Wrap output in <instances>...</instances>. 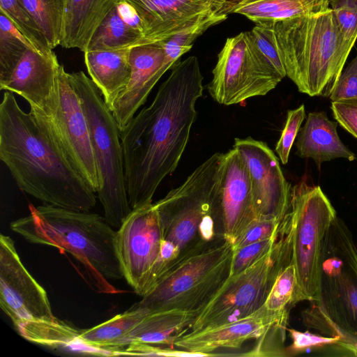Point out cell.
Here are the masks:
<instances>
[{
  "label": "cell",
  "instance_id": "1",
  "mask_svg": "<svg viewBox=\"0 0 357 357\" xmlns=\"http://www.w3.org/2000/svg\"><path fill=\"white\" fill-rule=\"evenodd\" d=\"M203 79L197 56L176 62L152 102L121 131L132 210L151 204L159 185L177 167L197 116Z\"/></svg>",
  "mask_w": 357,
  "mask_h": 357
},
{
  "label": "cell",
  "instance_id": "2",
  "mask_svg": "<svg viewBox=\"0 0 357 357\" xmlns=\"http://www.w3.org/2000/svg\"><path fill=\"white\" fill-rule=\"evenodd\" d=\"M0 159L19 188L43 204L86 212L96 204V193L8 91L0 104Z\"/></svg>",
  "mask_w": 357,
  "mask_h": 357
},
{
  "label": "cell",
  "instance_id": "3",
  "mask_svg": "<svg viewBox=\"0 0 357 357\" xmlns=\"http://www.w3.org/2000/svg\"><path fill=\"white\" fill-rule=\"evenodd\" d=\"M30 214L10 222V229L32 243L71 254L84 267L98 292L121 293L109 280L123 278L116 250V231L105 218L47 204H29Z\"/></svg>",
  "mask_w": 357,
  "mask_h": 357
},
{
  "label": "cell",
  "instance_id": "4",
  "mask_svg": "<svg viewBox=\"0 0 357 357\" xmlns=\"http://www.w3.org/2000/svg\"><path fill=\"white\" fill-rule=\"evenodd\" d=\"M264 23L298 90L328 98L356 41L344 38L331 8Z\"/></svg>",
  "mask_w": 357,
  "mask_h": 357
},
{
  "label": "cell",
  "instance_id": "5",
  "mask_svg": "<svg viewBox=\"0 0 357 357\" xmlns=\"http://www.w3.org/2000/svg\"><path fill=\"white\" fill-rule=\"evenodd\" d=\"M310 303L304 325L337 337V346L357 356V246L337 216L324 238L318 290Z\"/></svg>",
  "mask_w": 357,
  "mask_h": 357
},
{
  "label": "cell",
  "instance_id": "6",
  "mask_svg": "<svg viewBox=\"0 0 357 357\" xmlns=\"http://www.w3.org/2000/svg\"><path fill=\"white\" fill-rule=\"evenodd\" d=\"M68 77L81 99L89 127L100 182L96 193L105 220L119 229L132 211L126 190L121 132L91 78L82 71L68 73Z\"/></svg>",
  "mask_w": 357,
  "mask_h": 357
},
{
  "label": "cell",
  "instance_id": "7",
  "mask_svg": "<svg viewBox=\"0 0 357 357\" xmlns=\"http://www.w3.org/2000/svg\"><path fill=\"white\" fill-rule=\"evenodd\" d=\"M233 243L224 237L168 272L137 303L150 312L178 310L197 317L229 278Z\"/></svg>",
  "mask_w": 357,
  "mask_h": 357
},
{
  "label": "cell",
  "instance_id": "8",
  "mask_svg": "<svg viewBox=\"0 0 357 357\" xmlns=\"http://www.w3.org/2000/svg\"><path fill=\"white\" fill-rule=\"evenodd\" d=\"M222 156V153H213L181 185L153 204L165 239L174 243L180 252L178 264L213 243H205L200 236L199 225L206 215H215L222 227L215 202V186Z\"/></svg>",
  "mask_w": 357,
  "mask_h": 357
},
{
  "label": "cell",
  "instance_id": "9",
  "mask_svg": "<svg viewBox=\"0 0 357 357\" xmlns=\"http://www.w3.org/2000/svg\"><path fill=\"white\" fill-rule=\"evenodd\" d=\"M291 256L289 222L284 217L270 251L227 280L197 317L190 332L234 322L257 311L264 305L280 270Z\"/></svg>",
  "mask_w": 357,
  "mask_h": 357
},
{
  "label": "cell",
  "instance_id": "10",
  "mask_svg": "<svg viewBox=\"0 0 357 357\" xmlns=\"http://www.w3.org/2000/svg\"><path fill=\"white\" fill-rule=\"evenodd\" d=\"M287 215L297 277L296 303L314 299L324 238L336 211L319 185L302 179L291 190Z\"/></svg>",
  "mask_w": 357,
  "mask_h": 357
},
{
  "label": "cell",
  "instance_id": "11",
  "mask_svg": "<svg viewBox=\"0 0 357 357\" xmlns=\"http://www.w3.org/2000/svg\"><path fill=\"white\" fill-rule=\"evenodd\" d=\"M212 73L208 91L223 105L265 96L283 79L258 49L250 31L227 38Z\"/></svg>",
  "mask_w": 357,
  "mask_h": 357
},
{
  "label": "cell",
  "instance_id": "12",
  "mask_svg": "<svg viewBox=\"0 0 357 357\" xmlns=\"http://www.w3.org/2000/svg\"><path fill=\"white\" fill-rule=\"evenodd\" d=\"M116 232L123 278L137 295L144 297L171 269L162 257L165 238L153 204L132 210Z\"/></svg>",
  "mask_w": 357,
  "mask_h": 357
},
{
  "label": "cell",
  "instance_id": "13",
  "mask_svg": "<svg viewBox=\"0 0 357 357\" xmlns=\"http://www.w3.org/2000/svg\"><path fill=\"white\" fill-rule=\"evenodd\" d=\"M31 114L96 193L99 176L87 119L81 99L62 65L59 73V100L54 112L49 116Z\"/></svg>",
  "mask_w": 357,
  "mask_h": 357
},
{
  "label": "cell",
  "instance_id": "14",
  "mask_svg": "<svg viewBox=\"0 0 357 357\" xmlns=\"http://www.w3.org/2000/svg\"><path fill=\"white\" fill-rule=\"evenodd\" d=\"M0 306L15 327L28 321L56 322L47 294L22 264L13 240L0 235Z\"/></svg>",
  "mask_w": 357,
  "mask_h": 357
},
{
  "label": "cell",
  "instance_id": "15",
  "mask_svg": "<svg viewBox=\"0 0 357 357\" xmlns=\"http://www.w3.org/2000/svg\"><path fill=\"white\" fill-rule=\"evenodd\" d=\"M237 150L248 169L257 219L282 221L291 195L278 158L266 143L251 137L236 138Z\"/></svg>",
  "mask_w": 357,
  "mask_h": 357
},
{
  "label": "cell",
  "instance_id": "16",
  "mask_svg": "<svg viewBox=\"0 0 357 357\" xmlns=\"http://www.w3.org/2000/svg\"><path fill=\"white\" fill-rule=\"evenodd\" d=\"M215 200L223 237L234 244L257 219L248 169L234 148L222 153Z\"/></svg>",
  "mask_w": 357,
  "mask_h": 357
},
{
  "label": "cell",
  "instance_id": "17",
  "mask_svg": "<svg viewBox=\"0 0 357 357\" xmlns=\"http://www.w3.org/2000/svg\"><path fill=\"white\" fill-rule=\"evenodd\" d=\"M60 67L56 54L48 56L28 49L0 89L22 97L31 113L49 116L58 103Z\"/></svg>",
  "mask_w": 357,
  "mask_h": 357
},
{
  "label": "cell",
  "instance_id": "18",
  "mask_svg": "<svg viewBox=\"0 0 357 357\" xmlns=\"http://www.w3.org/2000/svg\"><path fill=\"white\" fill-rule=\"evenodd\" d=\"M131 75L110 110L120 132L130 122L157 82L172 66L166 61L162 41L137 45L130 52Z\"/></svg>",
  "mask_w": 357,
  "mask_h": 357
},
{
  "label": "cell",
  "instance_id": "19",
  "mask_svg": "<svg viewBox=\"0 0 357 357\" xmlns=\"http://www.w3.org/2000/svg\"><path fill=\"white\" fill-rule=\"evenodd\" d=\"M289 318L269 312L264 305L252 314L240 320L189 332L179 337L174 347L181 349L212 354L219 349H237L247 340L258 339L271 327L287 328Z\"/></svg>",
  "mask_w": 357,
  "mask_h": 357
},
{
  "label": "cell",
  "instance_id": "20",
  "mask_svg": "<svg viewBox=\"0 0 357 357\" xmlns=\"http://www.w3.org/2000/svg\"><path fill=\"white\" fill-rule=\"evenodd\" d=\"M144 25L143 45L163 41L218 7L220 0H126Z\"/></svg>",
  "mask_w": 357,
  "mask_h": 357
},
{
  "label": "cell",
  "instance_id": "21",
  "mask_svg": "<svg viewBox=\"0 0 357 357\" xmlns=\"http://www.w3.org/2000/svg\"><path fill=\"white\" fill-rule=\"evenodd\" d=\"M337 126V123L331 121L325 112H310L299 130L296 154L303 158H310L318 165L338 158L354 160L355 154L340 139Z\"/></svg>",
  "mask_w": 357,
  "mask_h": 357
},
{
  "label": "cell",
  "instance_id": "22",
  "mask_svg": "<svg viewBox=\"0 0 357 357\" xmlns=\"http://www.w3.org/2000/svg\"><path fill=\"white\" fill-rule=\"evenodd\" d=\"M130 49L89 50L84 52L90 78L109 109L129 82L131 75Z\"/></svg>",
  "mask_w": 357,
  "mask_h": 357
},
{
  "label": "cell",
  "instance_id": "23",
  "mask_svg": "<svg viewBox=\"0 0 357 357\" xmlns=\"http://www.w3.org/2000/svg\"><path fill=\"white\" fill-rule=\"evenodd\" d=\"M118 0H67L60 45L85 52L98 26Z\"/></svg>",
  "mask_w": 357,
  "mask_h": 357
},
{
  "label": "cell",
  "instance_id": "24",
  "mask_svg": "<svg viewBox=\"0 0 357 357\" xmlns=\"http://www.w3.org/2000/svg\"><path fill=\"white\" fill-rule=\"evenodd\" d=\"M331 0H225L220 14H239L255 24L275 22L298 15L316 13L329 8Z\"/></svg>",
  "mask_w": 357,
  "mask_h": 357
},
{
  "label": "cell",
  "instance_id": "25",
  "mask_svg": "<svg viewBox=\"0 0 357 357\" xmlns=\"http://www.w3.org/2000/svg\"><path fill=\"white\" fill-rule=\"evenodd\" d=\"M149 310L135 304L128 310L88 329L79 331L78 339L85 346L104 356L125 354L128 347V335Z\"/></svg>",
  "mask_w": 357,
  "mask_h": 357
},
{
  "label": "cell",
  "instance_id": "26",
  "mask_svg": "<svg viewBox=\"0 0 357 357\" xmlns=\"http://www.w3.org/2000/svg\"><path fill=\"white\" fill-rule=\"evenodd\" d=\"M197 318L178 310L149 312L129 333L128 348L137 344L173 348L179 337L190 331Z\"/></svg>",
  "mask_w": 357,
  "mask_h": 357
},
{
  "label": "cell",
  "instance_id": "27",
  "mask_svg": "<svg viewBox=\"0 0 357 357\" xmlns=\"http://www.w3.org/2000/svg\"><path fill=\"white\" fill-rule=\"evenodd\" d=\"M15 328L29 341L54 347L68 348L73 351L104 356L95 349L84 345L78 339L79 330L58 320L56 322L28 321Z\"/></svg>",
  "mask_w": 357,
  "mask_h": 357
},
{
  "label": "cell",
  "instance_id": "28",
  "mask_svg": "<svg viewBox=\"0 0 357 357\" xmlns=\"http://www.w3.org/2000/svg\"><path fill=\"white\" fill-rule=\"evenodd\" d=\"M143 42L144 36L121 19L115 4L94 33L86 51L128 49Z\"/></svg>",
  "mask_w": 357,
  "mask_h": 357
},
{
  "label": "cell",
  "instance_id": "29",
  "mask_svg": "<svg viewBox=\"0 0 357 357\" xmlns=\"http://www.w3.org/2000/svg\"><path fill=\"white\" fill-rule=\"evenodd\" d=\"M43 31L50 47L60 45L67 0H19Z\"/></svg>",
  "mask_w": 357,
  "mask_h": 357
},
{
  "label": "cell",
  "instance_id": "30",
  "mask_svg": "<svg viewBox=\"0 0 357 357\" xmlns=\"http://www.w3.org/2000/svg\"><path fill=\"white\" fill-rule=\"evenodd\" d=\"M227 15L220 14L216 8L197 21L187 26L168 39L163 40L167 62L172 67L178 59L192 47V43L208 28L225 21Z\"/></svg>",
  "mask_w": 357,
  "mask_h": 357
},
{
  "label": "cell",
  "instance_id": "31",
  "mask_svg": "<svg viewBox=\"0 0 357 357\" xmlns=\"http://www.w3.org/2000/svg\"><path fill=\"white\" fill-rule=\"evenodd\" d=\"M297 277L292 256L280 270L264 303L271 312L289 318V312L296 304Z\"/></svg>",
  "mask_w": 357,
  "mask_h": 357
},
{
  "label": "cell",
  "instance_id": "32",
  "mask_svg": "<svg viewBox=\"0 0 357 357\" xmlns=\"http://www.w3.org/2000/svg\"><path fill=\"white\" fill-rule=\"evenodd\" d=\"M0 12L12 21L39 53L48 56L55 54L43 31L19 0H0Z\"/></svg>",
  "mask_w": 357,
  "mask_h": 357
},
{
  "label": "cell",
  "instance_id": "33",
  "mask_svg": "<svg viewBox=\"0 0 357 357\" xmlns=\"http://www.w3.org/2000/svg\"><path fill=\"white\" fill-rule=\"evenodd\" d=\"M28 49L37 51L27 39L17 38L0 29V88L8 82Z\"/></svg>",
  "mask_w": 357,
  "mask_h": 357
},
{
  "label": "cell",
  "instance_id": "34",
  "mask_svg": "<svg viewBox=\"0 0 357 357\" xmlns=\"http://www.w3.org/2000/svg\"><path fill=\"white\" fill-rule=\"evenodd\" d=\"M279 229L280 227L276 233L271 238L248 244L234 250L229 278L245 271L268 253L277 240Z\"/></svg>",
  "mask_w": 357,
  "mask_h": 357
},
{
  "label": "cell",
  "instance_id": "35",
  "mask_svg": "<svg viewBox=\"0 0 357 357\" xmlns=\"http://www.w3.org/2000/svg\"><path fill=\"white\" fill-rule=\"evenodd\" d=\"M305 116L304 105L287 112L284 128L275 149L283 165L288 162L291 149Z\"/></svg>",
  "mask_w": 357,
  "mask_h": 357
},
{
  "label": "cell",
  "instance_id": "36",
  "mask_svg": "<svg viewBox=\"0 0 357 357\" xmlns=\"http://www.w3.org/2000/svg\"><path fill=\"white\" fill-rule=\"evenodd\" d=\"M330 6L344 38L356 40L357 0H331Z\"/></svg>",
  "mask_w": 357,
  "mask_h": 357
},
{
  "label": "cell",
  "instance_id": "37",
  "mask_svg": "<svg viewBox=\"0 0 357 357\" xmlns=\"http://www.w3.org/2000/svg\"><path fill=\"white\" fill-rule=\"evenodd\" d=\"M250 32L260 52L283 78L287 77L284 68L267 24L264 22L255 24V26Z\"/></svg>",
  "mask_w": 357,
  "mask_h": 357
},
{
  "label": "cell",
  "instance_id": "38",
  "mask_svg": "<svg viewBox=\"0 0 357 357\" xmlns=\"http://www.w3.org/2000/svg\"><path fill=\"white\" fill-rule=\"evenodd\" d=\"M280 223L281 221L276 220L256 219L234 243V250L271 238L276 233Z\"/></svg>",
  "mask_w": 357,
  "mask_h": 357
},
{
  "label": "cell",
  "instance_id": "39",
  "mask_svg": "<svg viewBox=\"0 0 357 357\" xmlns=\"http://www.w3.org/2000/svg\"><path fill=\"white\" fill-rule=\"evenodd\" d=\"M331 108L337 123L357 139V97L332 101Z\"/></svg>",
  "mask_w": 357,
  "mask_h": 357
},
{
  "label": "cell",
  "instance_id": "40",
  "mask_svg": "<svg viewBox=\"0 0 357 357\" xmlns=\"http://www.w3.org/2000/svg\"><path fill=\"white\" fill-rule=\"evenodd\" d=\"M292 339L291 344L286 348V355L294 356L307 349L314 347L335 344L337 343V337L315 335L309 331L301 332L295 329L287 328Z\"/></svg>",
  "mask_w": 357,
  "mask_h": 357
},
{
  "label": "cell",
  "instance_id": "41",
  "mask_svg": "<svg viewBox=\"0 0 357 357\" xmlns=\"http://www.w3.org/2000/svg\"><path fill=\"white\" fill-rule=\"evenodd\" d=\"M357 97V52L355 57L342 70L328 98L331 101Z\"/></svg>",
  "mask_w": 357,
  "mask_h": 357
},
{
  "label": "cell",
  "instance_id": "42",
  "mask_svg": "<svg viewBox=\"0 0 357 357\" xmlns=\"http://www.w3.org/2000/svg\"><path fill=\"white\" fill-rule=\"evenodd\" d=\"M116 8L121 19L130 27L144 36L143 22L136 8L126 0H118Z\"/></svg>",
  "mask_w": 357,
  "mask_h": 357
},
{
  "label": "cell",
  "instance_id": "43",
  "mask_svg": "<svg viewBox=\"0 0 357 357\" xmlns=\"http://www.w3.org/2000/svg\"><path fill=\"white\" fill-rule=\"evenodd\" d=\"M220 1L223 2L225 0H220Z\"/></svg>",
  "mask_w": 357,
  "mask_h": 357
}]
</instances>
